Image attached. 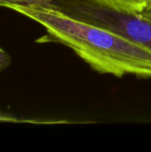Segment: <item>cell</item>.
<instances>
[{
  "mask_svg": "<svg viewBox=\"0 0 151 152\" xmlns=\"http://www.w3.org/2000/svg\"><path fill=\"white\" fill-rule=\"evenodd\" d=\"M52 4L72 17L109 28L151 49V21L141 13L118 12L93 0H56Z\"/></svg>",
  "mask_w": 151,
  "mask_h": 152,
  "instance_id": "obj_2",
  "label": "cell"
},
{
  "mask_svg": "<svg viewBox=\"0 0 151 152\" xmlns=\"http://www.w3.org/2000/svg\"><path fill=\"white\" fill-rule=\"evenodd\" d=\"M53 121L38 120L33 118H25L15 114L0 110V124H49Z\"/></svg>",
  "mask_w": 151,
  "mask_h": 152,
  "instance_id": "obj_4",
  "label": "cell"
},
{
  "mask_svg": "<svg viewBox=\"0 0 151 152\" xmlns=\"http://www.w3.org/2000/svg\"><path fill=\"white\" fill-rule=\"evenodd\" d=\"M144 18H146L147 20L151 21V9H146L143 12L141 13Z\"/></svg>",
  "mask_w": 151,
  "mask_h": 152,
  "instance_id": "obj_7",
  "label": "cell"
},
{
  "mask_svg": "<svg viewBox=\"0 0 151 152\" xmlns=\"http://www.w3.org/2000/svg\"><path fill=\"white\" fill-rule=\"evenodd\" d=\"M4 7L35 20L45 28L46 35L36 42L62 44L101 74L117 77L127 75L151 77L150 48L121 34L72 17L52 3L8 4Z\"/></svg>",
  "mask_w": 151,
  "mask_h": 152,
  "instance_id": "obj_1",
  "label": "cell"
},
{
  "mask_svg": "<svg viewBox=\"0 0 151 152\" xmlns=\"http://www.w3.org/2000/svg\"><path fill=\"white\" fill-rule=\"evenodd\" d=\"M56 0H0V7L8 4H50Z\"/></svg>",
  "mask_w": 151,
  "mask_h": 152,
  "instance_id": "obj_5",
  "label": "cell"
},
{
  "mask_svg": "<svg viewBox=\"0 0 151 152\" xmlns=\"http://www.w3.org/2000/svg\"><path fill=\"white\" fill-rule=\"evenodd\" d=\"M147 9H151V0H147Z\"/></svg>",
  "mask_w": 151,
  "mask_h": 152,
  "instance_id": "obj_8",
  "label": "cell"
},
{
  "mask_svg": "<svg viewBox=\"0 0 151 152\" xmlns=\"http://www.w3.org/2000/svg\"><path fill=\"white\" fill-rule=\"evenodd\" d=\"M12 63V57L10 54L0 47V72L6 69Z\"/></svg>",
  "mask_w": 151,
  "mask_h": 152,
  "instance_id": "obj_6",
  "label": "cell"
},
{
  "mask_svg": "<svg viewBox=\"0 0 151 152\" xmlns=\"http://www.w3.org/2000/svg\"><path fill=\"white\" fill-rule=\"evenodd\" d=\"M110 9L133 14L142 13L147 9V0H93Z\"/></svg>",
  "mask_w": 151,
  "mask_h": 152,
  "instance_id": "obj_3",
  "label": "cell"
}]
</instances>
